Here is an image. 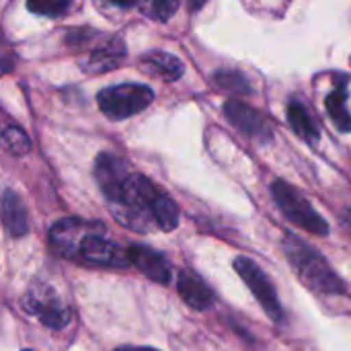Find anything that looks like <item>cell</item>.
Wrapping results in <instances>:
<instances>
[{
    "label": "cell",
    "instance_id": "25",
    "mask_svg": "<svg viewBox=\"0 0 351 351\" xmlns=\"http://www.w3.org/2000/svg\"><path fill=\"white\" fill-rule=\"evenodd\" d=\"M25 351H29V350H25Z\"/></svg>",
    "mask_w": 351,
    "mask_h": 351
},
{
    "label": "cell",
    "instance_id": "19",
    "mask_svg": "<svg viewBox=\"0 0 351 351\" xmlns=\"http://www.w3.org/2000/svg\"><path fill=\"white\" fill-rule=\"evenodd\" d=\"M2 140L6 144V148L12 152V154H27L29 148H31V140L27 138V134L21 130V128H6L4 134H2Z\"/></svg>",
    "mask_w": 351,
    "mask_h": 351
},
{
    "label": "cell",
    "instance_id": "17",
    "mask_svg": "<svg viewBox=\"0 0 351 351\" xmlns=\"http://www.w3.org/2000/svg\"><path fill=\"white\" fill-rule=\"evenodd\" d=\"M152 220L154 224L165 230V232H171L177 228L179 224V210H177V204L169 197V195H162L156 199L154 208H152Z\"/></svg>",
    "mask_w": 351,
    "mask_h": 351
},
{
    "label": "cell",
    "instance_id": "20",
    "mask_svg": "<svg viewBox=\"0 0 351 351\" xmlns=\"http://www.w3.org/2000/svg\"><path fill=\"white\" fill-rule=\"evenodd\" d=\"M27 8L35 14H41V16H62L68 8H70V2H64V0H37V2H29Z\"/></svg>",
    "mask_w": 351,
    "mask_h": 351
},
{
    "label": "cell",
    "instance_id": "6",
    "mask_svg": "<svg viewBox=\"0 0 351 351\" xmlns=\"http://www.w3.org/2000/svg\"><path fill=\"white\" fill-rule=\"evenodd\" d=\"M103 224L97 222H84V220H76V218H66L60 220L51 226L49 230V245L51 249L60 255V257H68V259H76L80 245L84 243V239L99 230Z\"/></svg>",
    "mask_w": 351,
    "mask_h": 351
},
{
    "label": "cell",
    "instance_id": "15",
    "mask_svg": "<svg viewBox=\"0 0 351 351\" xmlns=\"http://www.w3.org/2000/svg\"><path fill=\"white\" fill-rule=\"evenodd\" d=\"M325 107L339 132H351V115L348 111V78L339 80L337 86L327 95Z\"/></svg>",
    "mask_w": 351,
    "mask_h": 351
},
{
    "label": "cell",
    "instance_id": "23",
    "mask_svg": "<svg viewBox=\"0 0 351 351\" xmlns=\"http://www.w3.org/2000/svg\"><path fill=\"white\" fill-rule=\"evenodd\" d=\"M115 351H156L152 348H117Z\"/></svg>",
    "mask_w": 351,
    "mask_h": 351
},
{
    "label": "cell",
    "instance_id": "11",
    "mask_svg": "<svg viewBox=\"0 0 351 351\" xmlns=\"http://www.w3.org/2000/svg\"><path fill=\"white\" fill-rule=\"evenodd\" d=\"M128 255H130V263L134 267H138L148 280H152L156 284H169L171 267L160 253H156L154 249L144 247V245H132L128 249Z\"/></svg>",
    "mask_w": 351,
    "mask_h": 351
},
{
    "label": "cell",
    "instance_id": "3",
    "mask_svg": "<svg viewBox=\"0 0 351 351\" xmlns=\"http://www.w3.org/2000/svg\"><path fill=\"white\" fill-rule=\"evenodd\" d=\"M271 193H274L278 208L286 214V218L292 224H296L298 228L308 230L313 234H321V237L329 232L327 220L302 197V193L298 189H294L286 181H276L271 185Z\"/></svg>",
    "mask_w": 351,
    "mask_h": 351
},
{
    "label": "cell",
    "instance_id": "9",
    "mask_svg": "<svg viewBox=\"0 0 351 351\" xmlns=\"http://www.w3.org/2000/svg\"><path fill=\"white\" fill-rule=\"evenodd\" d=\"M95 177H97V183H99L101 191L105 193L107 202L111 204L119 197V191H121L125 179L130 177V173L125 171V165L121 158L103 152L95 160Z\"/></svg>",
    "mask_w": 351,
    "mask_h": 351
},
{
    "label": "cell",
    "instance_id": "24",
    "mask_svg": "<svg viewBox=\"0 0 351 351\" xmlns=\"http://www.w3.org/2000/svg\"><path fill=\"white\" fill-rule=\"evenodd\" d=\"M343 226L351 232V210L350 212H346V216H343Z\"/></svg>",
    "mask_w": 351,
    "mask_h": 351
},
{
    "label": "cell",
    "instance_id": "4",
    "mask_svg": "<svg viewBox=\"0 0 351 351\" xmlns=\"http://www.w3.org/2000/svg\"><path fill=\"white\" fill-rule=\"evenodd\" d=\"M234 269L243 278L247 288L253 292L257 302L263 306L267 317L271 321H276V323H284V311H282V304L278 300L276 288L271 286V282L267 280L263 269L249 257H237L234 259Z\"/></svg>",
    "mask_w": 351,
    "mask_h": 351
},
{
    "label": "cell",
    "instance_id": "7",
    "mask_svg": "<svg viewBox=\"0 0 351 351\" xmlns=\"http://www.w3.org/2000/svg\"><path fill=\"white\" fill-rule=\"evenodd\" d=\"M224 115L243 136L251 138L253 142L265 144L274 136L269 121L257 109H253L251 105H247L243 101H237V99L226 101L224 103Z\"/></svg>",
    "mask_w": 351,
    "mask_h": 351
},
{
    "label": "cell",
    "instance_id": "5",
    "mask_svg": "<svg viewBox=\"0 0 351 351\" xmlns=\"http://www.w3.org/2000/svg\"><path fill=\"white\" fill-rule=\"evenodd\" d=\"M25 308L47 329H64L70 323V308L60 302V298L45 286H33L25 296Z\"/></svg>",
    "mask_w": 351,
    "mask_h": 351
},
{
    "label": "cell",
    "instance_id": "22",
    "mask_svg": "<svg viewBox=\"0 0 351 351\" xmlns=\"http://www.w3.org/2000/svg\"><path fill=\"white\" fill-rule=\"evenodd\" d=\"M93 35H95L93 29H72V31H68L66 41H68L70 45H80V43L88 41Z\"/></svg>",
    "mask_w": 351,
    "mask_h": 351
},
{
    "label": "cell",
    "instance_id": "1",
    "mask_svg": "<svg viewBox=\"0 0 351 351\" xmlns=\"http://www.w3.org/2000/svg\"><path fill=\"white\" fill-rule=\"evenodd\" d=\"M284 253L290 259L294 271L315 292H321V294H327V296L346 292L343 282L333 271V267L327 263V259L319 251L308 247L296 234H292V232L284 234Z\"/></svg>",
    "mask_w": 351,
    "mask_h": 351
},
{
    "label": "cell",
    "instance_id": "10",
    "mask_svg": "<svg viewBox=\"0 0 351 351\" xmlns=\"http://www.w3.org/2000/svg\"><path fill=\"white\" fill-rule=\"evenodd\" d=\"M125 58V45L119 37H109L99 47H95L82 62L80 68L88 74H103L121 64Z\"/></svg>",
    "mask_w": 351,
    "mask_h": 351
},
{
    "label": "cell",
    "instance_id": "16",
    "mask_svg": "<svg viewBox=\"0 0 351 351\" xmlns=\"http://www.w3.org/2000/svg\"><path fill=\"white\" fill-rule=\"evenodd\" d=\"M288 123H290V128L302 138V140H306V142H319V128H317V123L313 121V117H311V113H308V109L298 101V99H292L290 103H288Z\"/></svg>",
    "mask_w": 351,
    "mask_h": 351
},
{
    "label": "cell",
    "instance_id": "12",
    "mask_svg": "<svg viewBox=\"0 0 351 351\" xmlns=\"http://www.w3.org/2000/svg\"><path fill=\"white\" fill-rule=\"evenodd\" d=\"M177 288H179V294L183 298V302L195 311H208L212 308L214 304V292L210 290V286L193 271L185 269L181 271L179 276V282H177Z\"/></svg>",
    "mask_w": 351,
    "mask_h": 351
},
{
    "label": "cell",
    "instance_id": "14",
    "mask_svg": "<svg viewBox=\"0 0 351 351\" xmlns=\"http://www.w3.org/2000/svg\"><path fill=\"white\" fill-rule=\"evenodd\" d=\"M2 222H4V228L8 230V234H12V237H23L29 230L27 210H25L21 197L10 189H6L2 195Z\"/></svg>",
    "mask_w": 351,
    "mask_h": 351
},
{
    "label": "cell",
    "instance_id": "18",
    "mask_svg": "<svg viewBox=\"0 0 351 351\" xmlns=\"http://www.w3.org/2000/svg\"><path fill=\"white\" fill-rule=\"evenodd\" d=\"M214 80L222 90H228L230 95H249L251 93L249 80L237 70H218L214 74Z\"/></svg>",
    "mask_w": 351,
    "mask_h": 351
},
{
    "label": "cell",
    "instance_id": "13",
    "mask_svg": "<svg viewBox=\"0 0 351 351\" xmlns=\"http://www.w3.org/2000/svg\"><path fill=\"white\" fill-rule=\"evenodd\" d=\"M142 66H144V70L158 76L165 82H175L185 72V66L179 58H175L169 51H160V49L142 56Z\"/></svg>",
    "mask_w": 351,
    "mask_h": 351
},
{
    "label": "cell",
    "instance_id": "21",
    "mask_svg": "<svg viewBox=\"0 0 351 351\" xmlns=\"http://www.w3.org/2000/svg\"><path fill=\"white\" fill-rule=\"evenodd\" d=\"M138 8L148 14L150 19H156V21H167L177 8H179V2H144V4H138Z\"/></svg>",
    "mask_w": 351,
    "mask_h": 351
},
{
    "label": "cell",
    "instance_id": "2",
    "mask_svg": "<svg viewBox=\"0 0 351 351\" xmlns=\"http://www.w3.org/2000/svg\"><path fill=\"white\" fill-rule=\"evenodd\" d=\"M154 99V93L146 84L138 82H123L117 86L103 88L97 95L99 109L109 117V119H128L140 111H144Z\"/></svg>",
    "mask_w": 351,
    "mask_h": 351
},
{
    "label": "cell",
    "instance_id": "8",
    "mask_svg": "<svg viewBox=\"0 0 351 351\" xmlns=\"http://www.w3.org/2000/svg\"><path fill=\"white\" fill-rule=\"evenodd\" d=\"M103 226L95 232H90L84 243L78 249L76 259L90 263V265H105V267H125L130 265V255L128 251H123L119 245L107 241L103 237Z\"/></svg>",
    "mask_w": 351,
    "mask_h": 351
}]
</instances>
